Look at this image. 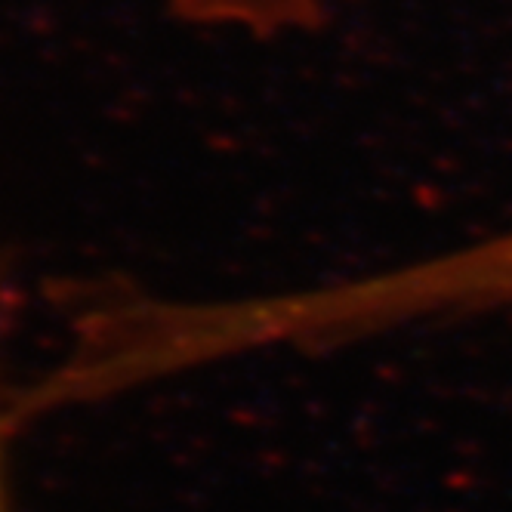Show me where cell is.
<instances>
[{"mask_svg":"<svg viewBox=\"0 0 512 512\" xmlns=\"http://www.w3.org/2000/svg\"><path fill=\"white\" fill-rule=\"evenodd\" d=\"M164 4L189 25L241 31L250 38L309 31L331 13V0H164Z\"/></svg>","mask_w":512,"mask_h":512,"instance_id":"obj_1","label":"cell"},{"mask_svg":"<svg viewBox=\"0 0 512 512\" xmlns=\"http://www.w3.org/2000/svg\"><path fill=\"white\" fill-rule=\"evenodd\" d=\"M10 300H7V287L4 278H0V512H13L10 509V491H7V463H4V445L13 426V405L7 401V389H4V337H7V321H10Z\"/></svg>","mask_w":512,"mask_h":512,"instance_id":"obj_2","label":"cell"}]
</instances>
